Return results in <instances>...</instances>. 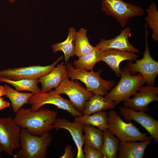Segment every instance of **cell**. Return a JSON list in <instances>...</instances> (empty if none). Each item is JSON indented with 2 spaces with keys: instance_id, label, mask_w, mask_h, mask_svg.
Listing matches in <instances>:
<instances>
[{
  "instance_id": "obj_1",
  "label": "cell",
  "mask_w": 158,
  "mask_h": 158,
  "mask_svg": "<svg viewBox=\"0 0 158 158\" xmlns=\"http://www.w3.org/2000/svg\"><path fill=\"white\" fill-rule=\"evenodd\" d=\"M57 112L41 108L35 112L30 108L21 107L13 118L21 128H25L31 134L41 136L53 128V124L57 118Z\"/></svg>"
},
{
  "instance_id": "obj_2",
  "label": "cell",
  "mask_w": 158,
  "mask_h": 158,
  "mask_svg": "<svg viewBox=\"0 0 158 158\" xmlns=\"http://www.w3.org/2000/svg\"><path fill=\"white\" fill-rule=\"evenodd\" d=\"M52 140L49 132L41 136L33 135L21 128L20 147L13 157L15 158H45L47 150Z\"/></svg>"
},
{
  "instance_id": "obj_3",
  "label": "cell",
  "mask_w": 158,
  "mask_h": 158,
  "mask_svg": "<svg viewBox=\"0 0 158 158\" xmlns=\"http://www.w3.org/2000/svg\"><path fill=\"white\" fill-rule=\"evenodd\" d=\"M66 66L68 78L80 81L85 85L87 90L95 95H106L109 93L108 91L116 85L114 80H106L101 78L102 69L97 72H88L75 68L73 63L68 62Z\"/></svg>"
},
{
  "instance_id": "obj_4",
  "label": "cell",
  "mask_w": 158,
  "mask_h": 158,
  "mask_svg": "<svg viewBox=\"0 0 158 158\" xmlns=\"http://www.w3.org/2000/svg\"><path fill=\"white\" fill-rule=\"evenodd\" d=\"M120 75L118 84L105 96L113 101L115 106L130 98L145 83L141 74L138 73L137 75H131L126 66L120 69Z\"/></svg>"
},
{
  "instance_id": "obj_5",
  "label": "cell",
  "mask_w": 158,
  "mask_h": 158,
  "mask_svg": "<svg viewBox=\"0 0 158 158\" xmlns=\"http://www.w3.org/2000/svg\"><path fill=\"white\" fill-rule=\"evenodd\" d=\"M108 128L120 141H143L152 139L145 133L140 132L139 129L130 121L125 122L117 114L111 110L108 113L107 117Z\"/></svg>"
},
{
  "instance_id": "obj_6",
  "label": "cell",
  "mask_w": 158,
  "mask_h": 158,
  "mask_svg": "<svg viewBox=\"0 0 158 158\" xmlns=\"http://www.w3.org/2000/svg\"><path fill=\"white\" fill-rule=\"evenodd\" d=\"M101 4L102 10L118 21L122 28L127 25L130 18L142 16L145 13L141 7L122 0H102Z\"/></svg>"
},
{
  "instance_id": "obj_7",
  "label": "cell",
  "mask_w": 158,
  "mask_h": 158,
  "mask_svg": "<svg viewBox=\"0 0 158 158\" xmlns=\"http://www.w3.org/2000/svg\"><path fill=\"white\" fill-rule=\"evenodd\" d=\"M147 27L146 23L145 25L146 34L145 49L143 58L136 60L134 63L131 61L127 62L126 66L131 75L139 73L144 77L147 85L154 86L155 79L158 73V62L152 58L150 53L148 44Z\"/></svg>"
},
{
  "instance_id": "obj_8",
  "label": "cell",
  "mask_w": 158,
  "mask_h": 158,
  "mask_svg": "<svg viewBox=\"0 0 158 158\" xmlns=\"http://www.w3.org/2000/svg\"><path fill=\"white\" fill-rule=\"evenodd\" d=\"M68 78L66 76L54 91L60 94L66 95L73 107L83 114L85 102L94 94L85 88L79 82L69 80Z\"/></svg>"
},
{
  "instance_id": "obj_9",
  "label": "cell",
  "mask_w": 158,
  "mask_h": 158,
  "mask_svg": "<svg viewBox=\"0 0 158 158\" xmlns=\"http://www.w3.org/2000/svg\"><path fill=\"white\" fill-rule=\"evenodd\" d=\"M20 127L11 117H0V147L11 156L20 146Z\"/></svg>"
},
{
  "instance_id": "obj_10",
  "label": "cell",
  "mask_w": 158,
  "mask_h": 158,
  "mask_svg": "<svg viewBox=\"0 0 158 158\" xmlns=\"http://www.w3.org/2000/svg\"><path fill=\"white\" fill-rule=\"evenodd\" d=\"M28 104L31 105L30 109L33 112L37 111L45 104H51L67 111L73 116L83 115L73 107L69 100L62 97L54 90L34 94L29 98Z\"/></svg>"
},
{
  "instance_id": "obj_11",
  "label": "cell",
  "mask_w": 158,
  "mask_h": 158,
  "mask_svg": "<svg viewBox=\"0 0 158 158\" xmlns=\"http://www.w3.org/2000/svg\"><path fill=\"white\" fill-rule=\"evenodd\" d=\"M63 58L59 57L52 64L47 66L40 65L8 68L0 71V77L17 80L23 79H38L48 74L55 66Z\"/></svg>"
},
{
  "instance_id": "obj_12",
  "label": "cell",
  "mask_w": 158,
  "mask_h": 158,
  "mask_svg": "<svg viewBox=\"0 0 158 158\" xmlns=\"http://www.w3.org/2000/svg\"><path fill=\"white\" fill-rule=\"evenodd\" d=\"M158 94L157 87L147 85L142 86L133 95V97L123 101V104L124 107L137 111L147 112L149 111L150 104L158 101Z\"/></svg>"
},
{
  "instance_id": "obj_13",
  "label": "cell",
  "mask_w": 158,
  "mask_h": 158,
  "mask_svg": "<svg viewBox=\"0 0 158 158\" xmlns=\"http://www.w3.org/2000/svg\"><path fill=\"white\" fill-rule=\"evenodd\" d=\"M119 111L124 120L127 121L133 120L140 124L148 132L152 138L158 143V121L145 112L129 108L120 107Z\"/></svg>"
},
{
  "instance_id": "obj_14",
  "label": "cell",
  "mask_w": 158,
  "mask_h": 158,
  "mask_svg": "<svg viewBox=\"0 0 158 158\" xmlns=\"http://www.w3.org/2000/svg\"><path fill=\"white\" fill-rule=\"evenodd\" d=\"M83 124L71 122L64 118H58L54 121V128L56 130L65 129L70 133L77 148L76 158H85L83 147L85 143L84 135L83 134Z\"/></svg>"
},
{
  "instance_id": "obj_15",
  "label": "cell",
  "mask_w": 158,
  "mask_h": 158,
  "mask_svg": "<svg viewBox=\"0 0 158 158\" xmlns=\"http://www.w3.org/2000/svg\"><path fill=\"white\" fill-rule=\"evenodd\" d=\"M131 29L126 27L121 30L119 35L109 40L101 39L95 47L99 51L108 49H114L139 53L140 51L135 47L129 42L128 38L130 35Z\"/></svg>"
},
{
  "instance_id": "obj_16",
  "label": "cell",
  "mask_w": 158,
  "mask_h": 158,
  "mask_svg": "<svg viewBox=\"0 0 158 158\" xmlns=\"http://www.w3.org/2000/svg\"><path fill=\"white\" fill-rule=\"evenodd\" d=\"M100 61L105 62L115 73L117 77H120L119 65L123 61H136L139 56L135 53L114 49L100 51Z\"/></svg>"
},
{
  "instance_id": "obj_17",
  "label": "cell",
  "mask_w": 158,
  "mask_h": 158,
  "mask_svg": "<svg viewBox=\"0 0 158 158\" xmlns=\"http://www.w3.org/2000/svg\"><path fill=\"white\" fill-rule=\"evenodd\" d=\"M66 76V64L63 61L53 68L48 74L38 79L39 83L41 84L42 92H47L58 87Z\"/></svg>"
},
{
  "instance_id": "obj_18",
  "label": "cell",
  "mask_w": 158,
  "mask_h": 158,
  "mask_svg": "<svg viewBox=\"0 0 158 158\" xmlns=\"http://www.w3.org/2000/svg\"><path fill=\"white\" fill-rule=\"evenodd\" d=\"M152 139L136 141H120L117 157L118 158H143L145 150Z\"/></svg>"
},
{
  "instance_id": "obj_19",
  "label": "cell",
  "mask_w": 158,
  "mask_h": 158,
  "mask_svg": "<svg viewBox=\"0 0 158 158\" xmlns=\"http://www.w3.org/2000/svg\"><path fill=\"white\" fill-rule=\"evenodd\" d=\"M115 105L114 102L102 96L95 95L85 101L83 115H90L108 109H113Z\"/></svg>"
},
{
  "instance_id": "obj_20",
  "label": "cell",
  "mask_w": 158,
  "mask_h": 158,
  "mask_svg": "<svg viewBox=\"0 0 158 158\" xmlns=\"http://www.w3.org/2000/svg\"><path fill=\"white\" fill-rule=\"evenodd\" d=\"M103 133V142L100 151L104 158H117L120 140L108 128Z\"/></svg>"
},
{
  "instance_id": "obj_21",
  "label": "cell",
  "mask_w": 158,
  "mask_h": 158,
  "mask_svg": "<svg viewBox=\"0 0 158 158\" xmlns=\"http://www.w3.org/2000/svg\"><path fill=\"white\" fill-rule=\"evenodd\" d=\"M76 30L73 27L69 29L68 33L66 39L63 42L56 43L52 45L53 53L62 51L64 55L65 63H67L70 58L75 55V44Z\"/></svg>"
},
{
  "instance_id": "obj_22",
  "label": "cell",
  "mask_w": 158,
  "mask_h": 158,
  "mask_svg": "<svg viewBox=\"0 0 158 158\" xmlns=\"http://www.w3.org/2000/svg\"><path fill=\"white\" fill-rule=\"evenodd\" d=\"M107 115V112L102 111L90 115L75 117L74 121L96 127L103 131L108 128Z\"/></svg>"
},
{
  "instance_id": "obj_23",
  "label": "cell",
  "mask_w": 158,
  "mask_h": 158,
  "mask_svg": "<svg viewBox=\"0 0 158 158\" xmlns=\"http://www.w3.org/2000/svg\"><path fill=\"white\" fill-rule=\"evenodd\" d=\"M85 143L90 147L101 150L102 147L104 136L103 131L92 125L83 124Z\"/></svg>"
},
{
  "instance_id": "obj_24",
  "label": "cell",
  "mask_w": 158,
  "mask_h": 158,
  "mask_svg": "<svg viewBox=\"0 0 158 158\" xmlns=\"http://www.w3.org/2000/svg\"><path fill=\"white\" fill-rule=\"evenodd\" d=\"M0 82H4L12 85L18 91H30L34 94L42 92L38 86V79H23L17 80L9 79L0 77Z\"/></svg>"
},
{
  "instance_id": "obj_25",
  "label": "cell",
  "mask_w": 158,
  "mask_h": 158,
  "mask_svg": "<svg viewBox=\"0 0 158 158\" xmlns=\"http://www.w3.org/2000/svg\"><path fill=\"white\" fill-rule=\"evenodd\" d=\"M5 95L10 100L13 110L16 113L23 105L28 103L30 97L34 94L32 93L22 92L15 90L5 84Z\"/></svg>"
},
{
  "instance_id": "obj_26",
  "label": "cell",
  "mask_w": 158,
  "mask_h": 158,
  "mask_svg": "<svg viewBox=\"0 0 158 158\" xmlns=\"http://www.w3.org/2000/svg\"><path fill=\"white\" fill-rule=\"evenodd\" d=\"M100 51L95 47L91 52L79 57L78 60H75L73 64L74 67L86 71H93L95 65L100 61Z\"/></svg>"
},
{
  "instance_id": "obj_27",
  "label": "cell",
  "mask_w": 158,
  "mask_h": 158,
  "mask_svg": "<svg viewBox=\"0 0 158 158\" xmlns=\"http://www.w3.org/2000/svg\"><path fill=\"white\" fill-rule=\"evenodd\" d=\"M87 32V30L82 28L76 33L75 54L78 57L91 52L95 48L90 43Z\"/></svg>"
},
{
  "instance_id": "obj_28",
  "label": "cell",
  "mask_w": 158,
  "mask_h": 158,
  "mask_svg": "<svg viewBox=\"0 0 158 158\" xmlns=\"http://www.w3.org/2000/svg\"><path fill=\"white\" fill-rule=\"evenodd\" d=\"M147 16L144 19L149 28L152 30L151 37L155 41L158 40V12L154 2L146 10Z\"/></svg>"
},
{
  "instance_id": "obj_29",
  "label": "cell",
  "mask_w": 158,
  "mask_h": 158,
  "mask_svg": "<svg viewBox=\"0 0 158 158\" xmlns=\"http://www.w3.org/2000/svg\"><path fill=\"white\" fill-rule=\"evenodd\" d=\"M83 151L85 158H104L100 151L91 147L85 143Z\"/></svg>"
},
{
  "instance_id": "obj_30",
  "label": "cell",
  "mask_w": 158,
  "mask_h": 158,
  "mask_svg": "<svg viewBox=\"0 0 158 158\" xmlns=\"http://www.w3.org/2000/svg\"><path fill=\"white\" fill-rule=\"evenodd\" d=\"M72 146L67 145L65 147L64 152L60 158H73L75 157V154L72 149Z\"/></svg>"
},
{
  "instance_id": "obj_31",
  "label": "cell",
  "mask_w": 158,
  "mask_h": 158,
  "mask_svg": "<svg viewBox=\"0 0 158 158\" xmlns=\"http://www.w3.org/2000/svg\"><path fill=\"white\" fill-rule=\"evenodd\" d=\"M10 106V103L9 102H7L3 99V98H0V111L7 107H9Z\"/></svg>"
},
{
  "instance_id": "obj_32",
  "label": "cell",
  "mask_w": 158,
  "mask_h": 158,
  "mask_svg": "<svg viewBox=\"0 0 158 158\" xmlns=\"http://www.w3.org/2000/svg\"><path fill=\"white\" fill-rule=\"evenodd\" d=\"M5 90L4 86L0 85V98L1 97L5 95Z\"/></svg>"
},
{
  "instance_id": "obj_33",
  "label": "cell",
  "mask_w": 158,
  "mask_h": 158,
  "mask_svg": "<svg viewBox=\"0 0 158 158\" xmlns=\"http://www.w3.org/2000/svg\"><path fill=\"white\" fill-rule=\"evenodd\" d=\"M18 0H8L11 3H13Z\"/></svg>"
},
{
  "instance_id": "obj_34",
  "label": "cell",
  "mask_w": 158,
  "mask_h": 158,
  "mask_svg": "<svg viewBox=\"0 0 158 158\" xmlns=\"http://www.w3.org/2000/svg\"><path fill=\"white\" fill-rule=\"evenodd\" d=\"M2 149H1V148L0 147V158L1 157V152H2Z\"/></svg>"
}]
</instances>
